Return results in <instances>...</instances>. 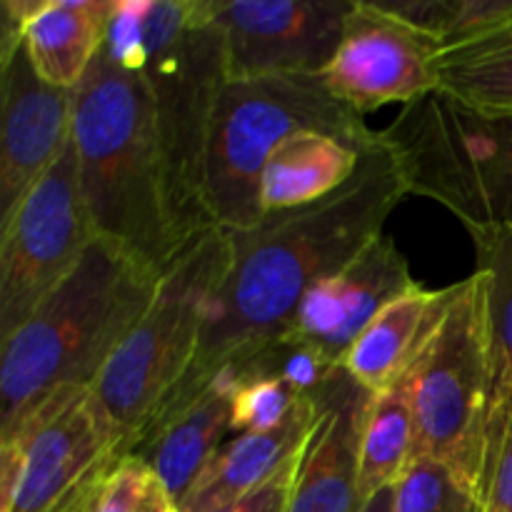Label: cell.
<instances>
[{
	"instance_id": "f1b7e54d",
	"label": "cell",
	"mask_w": 512,
	"mask_h": 512,
	"mask_svg": "<svg viewBox=\"0 0 512 512\" xmlns=\"http://www.w3.org/2000/svg\"><path fill=\"white\" fill-rule=\"evenodd\" d=\"M303 455V453H300ZM298 460H293L290 465H285L275 478H270L268 483L260 485L258 490H253L245 498L235 500V503L225 505L213 512H288V500L293 493L295 473H298Z\"/></svg>"
},
{
	"instance_id": "3957f363",
	"label": "cell",
	"mask_w": 512,
	"mask_h": 512,
	"mask_svg": "<svg viewBox=\"0 0 512 512\" xmlns=\"http://www.w3.org/2000/svg\"><path fill=\"white\" fill-rule=\"evenodd\" d=\"M163 270L95 238L73 273L0 340V433L65 388H93L153 303Z\"/></svg>"
},
{
	"instance_id": "83f0119b",
	"label": "cell",
	"mask_w": 512,
	"mask_h": 512,
	"mask_svg": "<svg viewBox=\"0 0 512 512\" xmlns=\"http://www.w3.org/2000/svg\"><path fill=\"white\" fill-rule=\"evenodd\" d=\"M480 510L512 512V415L485 473Z\"/></svg>"
},
{
	"instance_id": "603a6c76",
	"label": "cell",
	"mask_w": 512,
	"mask_h": 512,
	"mask_svg": "<svg viewBox=\"0 0 512 512\" xmlns=\"http://www.w3.org/2000/svg\"><path fill=\"white\" fill-rule=\"evenodd\" d=\"M438 88L485 113L512 115V20L440 50Z\"/></svg>"
},
{
	"instance_id": "d4e9b609",
	"label": "cell",
	"mask_w": 512,
	"mask_h": 512,
	"mask_svg": "<svg viewBox=\"0 0 512 512\" xmlns=\"http://www.w3.org/2000/svg\"><path fill=\"white\" fill-rule=\"evenodd\" d=\"M220 375H225L233 385V435L270 433L280 428L305 398H310L298 393L280 375L260 373L253 368H230Z\"/></svg>"
},
{
	"instance_id": "cb8c5ba5",
	"label": "cell",
	"mask_w": 512,
	"mask_h": 512,
	"mask_svg": "<svg viewBox=\"0 0 512 512\" xmlns=\"http://www.w3.org/2000/svg\"><path fill=\"white\" fill-rule=\"evenodd\" d=\"M385 10L425 30L440 45L468 43L512 20V0H378Z\"/></svg>"
},
{
	"instance_id": "44dd1931",
	"label": "cell",
	"mask_w": 512,
	"mask_h": 512,
	"mask_svg": "<svg viewBox=\"0 0 512 512\" xmlns=\"http://www.w3.org/2000/svg\"><path fill=\"white\" fill-rule=\"evenodd\" d=\"M478 270L488 280L490 398L485 423V473L512 415V228L478 240ZM483 473V483H485Z\"/></svg>"
},
{
	"instance_id": "52a82bcc",
	"label": "cell",
	"mask_w": 512,
	"mask_h": 512,
	"mask_svg": "<svg viewBox=\"0 0 512 512\" xmlns=\"http://www.w3.org/2000/svg\"><path fill=\"white\" fill-rule=\"evenodd\" d=\"M233 263V240L220 225L195 235L163 270L153 303L110 358L93 390L128 440L130 455L188 373L205 313Z\"/></svg>"
},
{
	"instance_id": "8fae6325",
	"label": "cell",
	"mask_w": 512,
	"mask_h": 512,
	"mask_svg": "<svg viewBox=\"0 0 512 512\" xmlns=\"http://www.w3.org/2000/svg\"><path fill=\"white\" fill-rule=\"evenodd\" d=\"M440 50L438 38L378 0H353L338 53L320 78L360 115L393 103L405 108L438 88Z\"/></svg>"
},
{
	"instance_id": "5bb4252c",
	"label": "cell",
	"mask_w": 512,
	"mask_h": 512,
	"mask_svg": "<svg viewBox=\"0 0 512 512\" xmlns=\"http://www.w3.org/2000/svg\"><path fill=\"white\" fill-rule=\"evenodd\" d=\"M415 285L395 240L378 235L350 263L325 275L305 293L280 340L310 345L333 365H343L348 350L380 310Z\"/></svg>"
},
{
	"instance_id": "ba28073f",
	"label": "cell",
	"mask_w": 512,
	"mask_h": 512,
	"mask_svg": "<svg viewBox=\"0 0 512 512\" xmlns=\"http://www.w3.org/2000/svg\"><path fill=\"white\" fill-rule=\"evenodd\" d=\"M415 458L448 468L483 500L485 423L490 398L488 280L483 270L455 283L438 328L410 365Z\"/></svg>"
},
{
	"instance_id": "5b68a950",
	"label": "cell",
	"mask_w": 512,
	"mask_h": 512,
	"mask_svg": "<svg viewBox=\"0 0 512 512\" xmlns=\"http://www.w3.org/2000/svg\"><path fill=\"white\" fill-rule=\"evenodd\" d=\"M305 130L333 135L365 153L378 140L363 115L335 98L320 75L228 80L205 150V205L215 225L245 230L263 218L260 178L270 153Z\"/></svg>"
},
{
	"instance_id": "4316f807",
	"label": "cell",
	"mask_w": 512,
	"mask_h": 512,
	"mask_svg": "<svg viewBox=\"0 0 512 512\" xmlns=\"http://www.w3.org/2000/svg\"><path fill=\"white\" fill-rule=\"evenodd\" d=\"M393 512H483L480 500L458 483L448 468L415 458L395 485Z\"/></svg>"
},
{
	"instance_id": "7402d4cb",
	"label": "cell",
	"mask_w": 512,
	"mask_h": 512,
	"mask_svg": "<svg viewBox=\"0 0 512 512\" xmlns=\"http://www.w3.org/2000/svg\"><path fill=\"white\" fill-rule=\"evenodd\" d=\"M415 460V415L410 368L390 388L373 393L360 443V498L393 488Z\"/></svg>"
},
{
	"instance_id": "e0dca14e",
	"label": "cell",
	"mask_w": 512,
	"mask_h": 512,
	"mask_svg": "<svg viewBox=\"0 0 512 512\" xmlns=\"http://www.w3.org/2000/svg\"><path fill=\"white\" fill-rule=\"evenodd\" d=\"M318 423L315 395L305 398L280 428L225 440L208 468L178 503V512H213L245 498L300 458Z\"/></svg>"
},
{
	"instance_id": "484cf974",
	"label": "cell",
	"mask_w": 512,
	"mask_h": 512,
	"mask_svg": "<svg viewBox=\"0 0 512 512\" xmlns=\"http://www.w3.org/2000/svg\"><path fill=\"white\" fill-rule=\"evenodd\" d=\"M88 512H178V505L143 458L125 455L105 475Z\"/></svg>"
},
{
	"instance_id": "9a60e30c",
	"label": "cell",
	"mask_w": 512,
	"mask_h": 512,
	"mask_svg": "<svg viewBox=\"0 0 512 512\" xmlns=\"http://www.w3.org/2000/svg\"><path fill=\"white\" fill-rule=\"evenodd\" d=\"M373 393L340 365L315 393L318 423L305 443L288 512H360V443Z\"/></svg>"
},
{
	"instance_id": "277c9868",
	"label": "cell",
	"mask_w": 512,
	"mask_h": 512,
	"mask_svg": "<svg viewBox=\"0 0 512 512\" xmlns=\"http://www.w3.org/2000/svg\"><path fill=\"white\" fill-rule=\"evenodd\" d=\"M105 38L128 53L148 83L170 213L188 245L215 228L205 205V150L228 60L210 0H118Z\"/></svg>"
},
{
	"instance_id": "4fadbf2b",
	"label": "cell",
	"mask_w": 512,
	"mask_h": 512,
	"mask_svg": "<svg viewBox=\"0 0 512 512\" xmlns=\"http://www.w3.org/2000/svg\"><path fill=\"white\" fill-rule=\"evenodd\" d=\"M75 90L45 83L20 30L0 40V223L53 168L73 138Z\"/></svg>"
},
{
	"instance_id": "d6986e66",
	"label": "cell",
	"mask_w": 512,
	"mask_h": 512,
	"mask_svg": "<svg viewBox=\"0 0 512 512\" xmlns=\"http://www.w3.org/2000/svg\"><path fill=\"white\" fill-rule=\"evenodd\" d=\"M233 425V385L218 375L198 398L165 420L133 455L155 470L175 505L188 495L198 475L223 448Z\"/></svg>"
},
{
	"instance_id": "7a4b0ae2",
	"label": "cell",
	"mask_w": 512,
	"mask_h": 512,
	"mask_svg": "<svg viewBox=\"0 0 512 512\" xmlns=\"http://www.w3.org/2000/svg\"><path fill=\"white\" fill-rule=\"evenodd\" d=\"M73 145L95 235L168 268L185 245L170 213L153 98L138 65L108 38L75 88Z\"/></svg>"
},
{
	"instance_id": "30bf717a",
	"label": "cell",
	"mask_w": 512,
	"mask_h": 512,
	"mask_svg": "<svg viewBox=\"0 0 512 512\" xmlns=\"http://www.w3.org/2000/svg\"><path fill=\"white\" fill-rule=\"evenodd\" d=\"M95 238L70 138L53 168L0 223V340L73 273Z\"/></svg>"
},
{
	"instance_id": "9c48e42d",
	"label": "cell",
	"mask_w": 512,
	"mask_h": 512,
	"mask_svg": "<svg viewBox=\"0 0 512 512\" xmlns=\"http://www.w3.org/2000/svg\"><path fill=\"white\" fill-rule=\"evenodd\" d=\"M130 455L93 388H65L0 433V512H88Z\"/></svg>"
},
{
	"instance_id": "8992f818",
	"label": "cell",
	"mask_w": 512,
	"mask_h": 512,
	"mask_svg": "<svg viewBox=\"0 0 512 512\" xmlns=\"http://www.w3.org/2000/svg\"><path fill=\"white\" fill-rule=\"evenodd\" d=\"M408 195L448 208L473 240L512 228V115L435 88L378 130Z\"/></svg>"
},
{
	"instance_id": "2e32d148",
	"label": "cell",
	"mask_w": 512,
	"mask_h": 512,
	"mask_svg": "<svg viewBox=\"0 0 512 512\" xmlns=\"http://www.w3.org/2000/svg\"><path fill=\"white\" fill-rule=\"evenodd\" d=\"M118 0H5V25L20 30L45 83L75 90L93 65Z\"/></svg>"
},
{
	"instance_id": "7c38bea8",
	"label": "cell",
	"mask_w": 512,
	"mask_h": 512,
	"mask_svg": "<svg viewBox=\"0 0 512 512\" xmlns=\"http://www.w3.org/2000/svg\"><path fill=\"white\" fill-rule=\"evenodd\" d=\"M353 0H210L228 80L320 75L338 53Z\"/></svg>"
},
{
	"instance_id": "ac0fdd59",
	"label": "cell",
	"mask_w": 512,
	"mask_h": 512,
	"mask_svg": "<svg viewBox=\"0 0 512 512\" xmlns=\"http://www.w3.org/2000/svg\"><path fill=\"white\" fill-rule=\"evenodd\" d=\"M455 285L428 290L415 285L380 310L343 360V368L370 393L390 388L415 363L438 323L443 320Z\"/></svg>"
},
{
	"instance_id": "f546056e",
	"label": "cell",
	"mask_w": 512,
	"mask_h": 512,
	"mask_svg": "<svg viewBox=\"0 0 512 512\" xmlns=\"http://www.w3.org/2000/svg\"><path fill=\"white\" fill-rule=\"evenodd\" d=\"M393 498H395V485L393 488H383L375 495H370L363 503L360 512H393Z\"/></svg>"
},
{
	"instance_id": "ffe728a7",
	"label": "cell",
	"mask_w": 512,
	"mask_h": 512,
	"mask_svg": "<svg viewBox=\"0 0 512 512\" xmlns=\"http://www.w3.org/2000/svg\"><path fill=\"white\" fill-rule=\"evenodd\" d=\"M360 150L333 135L305 130L270 153L260 178L263 213L305 208L343 188L360 165Z\"/></svg>"
},
{
	"instance_id": "6da1fadb",
	"label": "cell",
	"mask_w": 512,
	"mask_h": 512,
	"mask_svg": "<svg viewBox=\"0 0 512 512\" xmlns=\"http://www.w3.org/2000/svg\"><path fill=\"white\" fill-rule=\"evenodd\" d=\"M405 195L398 165L378 135L360 155L353 178L333 195L305 208L268 213L245 230L225 228L233 240V263L208 305L193 363L143 443L193 403L215 375L278 343L305 293L383 235L385 220Z\"/></svg>"
}]
</instances>
